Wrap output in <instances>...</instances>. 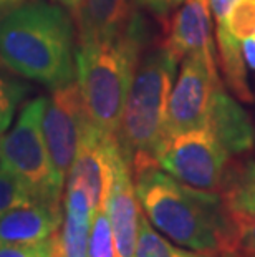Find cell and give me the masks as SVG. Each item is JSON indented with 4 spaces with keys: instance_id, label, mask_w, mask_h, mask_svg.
<instances>
[{
    "instance_id": "cell-1",
    "label": "cell",
    "mask_w": 255,
    "mask_h": 257,
    "mask_svg": "<svg viewBox=\"0 0 255 257\" xmlns=\"http://www.w3.org/2000/svg\"><path fill=\"white\" fill-rule=\"evenodd\" d=\"M131 171L144 216L172 242L207 255L238 250L234 226L219 193L181 183L156 161L138 163Z\"/></svg>"
},
{
    "instance_id": "cell-2",
    "label": "cell",
    "mask_w": 255,
    "mask_h": 257,
    "mask_svg": "<svg viewBox=\"0 0 255 257\" xmlns=\"http://www.w3.org/2000/svg\"><path fill=\"white\" fill-rule=\"evenodd\" d=\"M72 14L47 0L19 4L0 17V60L27 80L55 90L77 75Z\"/></svg>"
},
{
    "instance_id": "cell-3",
    "label": "cell",
    "mask_w": 255,
    "mask_h": 257,
    "mask_svg": "<svg viewBox=\"0 0 255 257\" xmlns=\"http://www.w3.org/2000/svg\"><path fill=\"white\" fill-rule=\"evenodd\" d=\"M148 40V22L133 10L119 34L78 42L77 83L91 123L103 133L118 136L128 93Z\"/></svg>"
},
{
    "instance_id": "cell-4",
    "label": "cell",
    "mask_w": 255,
    "mask_h": 257,
    "mask_svg": "<svg viewBox=\"0 0 255 257\" xmlns=\"http://www.w3.org/2000/svg\"><path fill=\"white\" fill-rule=\"evenodd\" d=\"M177 63L161 45L146 53L138 65L118 130L119 146L129 166L154 160V151L164 135L167 103Z\"/></svg>"
},
{
    "instance_id": "cell-5",
    "label": "cell",
    "mask_w": 255,
    "mask_h": 257,
    "mask_svg": "<svg viewBox=\"0 0 255 257\" xmlns=\"http://www.w3.org/2000/svg\"><path fill=\"white\" fill-rule=\"evenodd\" d=\"M45 96L22 108L15 126L0 136V165L22 179L35 201L60 207L63 184L53 168L42 131Z\"/></svg>"
},
{
    "instance_id": "cell-6",
    "label": "cell",
    "mask_w": 255,
    "mask_h": 257,
    "mask_svg": "<svg viewBox=\"0 0 255 257\" xmlns=\"http://www.w3.org/2000/svg\"><path fill=\"white\" fill-rule=\"evenodd\" d=\"M229 156L209 126L167 135L154 151V160L162 171L205 191L219 189Z\"/></svg>"
},
{
    "instance_id": "cell-7",
    "label": "cell",
    "mask_w": 255,
    "mask_h": 257,
    "mask_svg": "<svg viewBox=\"0 0 255 257\" xmlns=\"http://www.w3.org/2000/svg\"><path fill=\"white\" fill-rule=\"evenodd\" d=\"M220 86L215 63L199 55L184 58L167 103L162 138L205 126L214 96Z\"/></svg>"
},
{
    "instance_id": "cell-8",
    "label": "cell",
    "mask_w": 255,
    "mask_h": 257,
    "mask_svg": "<svg viewBox=\"0 0 255 257\" xmlns=\"http://www.w3.org/2000/svg\"><path fill=\"white\" fill-rule=\"evenodd\" d=\"M52 91L43 110L42 131L53 168L62 183H65L73 166L80 141L91 119L86 113L77 81Z\"/></svg>"
},
{
    "instance_id": "cell-9",
    "label": "cell",
    "mask_w": 255,
    "mask_h": 257,
    "mask_svg": "<svg viewBox=\"0 0 255 257\" xmlns=\"http://www.w3.org/2000/svg\"><path fill=\"white\" fill-rule=\"evenodd\" d=\"M119 153L118 136L103 133L90 121L80 141L67 184L80 186L86 191L93 212L106 211Z\"/></svg>"
},
{
    "instance_id": "cell-10",
    "label": "cell",
    "mask_w": 255,
    "mask_h": 257,
    "mask_svg": "<svg viewBox=\"0 0 255 257\" xmlns=\"http://www.w3.org/2000/svg\"><path fill=\"white\" fill-rule=\"evenodd\" d=\"M217 191L234 226L238 250L255 254V161L227 163Z\"/></svg>"
},
{
    "instance_id": "cell-11",
    "label": "cell",
    "mask_w": 255,
    "mask_h": 257,
    "mask_svg": "<svg viewBox=\"0 0 255 257\" xmlns=\"http://www.w3.org/2000/svg\"><path fill=\"white\" fill-rule=\"evenodd\" d=\"M110 217L116 257H134L139 232L141 206L133 183V171L123 151L115 163L111 193L106 206Z\"/></svg>"
},
{
    "instance_id": "cell-12",
    "label": "cell",
    "mask_w": 255,
    "mask_h": 257,
    "mask_svg": "<svg viewBox=\"0 0 255 257\" xmlns=\"http://www.w3.org/2000/svg\"><path fill=\"white\" fill-rule=\"evenodd\" d=\"M210 17L209 0H186L172 17L162 45L177 62L189 55H199L215 63Z\"/></svg>"
},
{
    "instance_id": "cell-13",
    "label": "cell",
    "mask_w": 255,
    "mask_h": 257,
    "mask_svg": "<svg viewBox=\"0 0 255 257\" xmlns=\"http://www.w3.org/2000/svg\"><path fill=\"white\" fill-rule=\"evenodd\" d=\"M60 224V207L37 201L30 202L7 212L0 219V245L40 242L58 231Z\"/></svg>"
},
{
    "instance_id": "cell-14",
    "label": "cell",
    "mask_w": 255,
    "mask_h": 257,
    "mask_svg": "<svg viewBox=\"0 0 255 257\" xmlns=\"http://www.w3.org/2000/svg\"><path fill=\"white\" fill-rule=\"evenodd\" d=\"M229 155H242L255 145V128L247 111L224 90H217L210 106L207 124Z\"/></svg>"
},
{
    "instance_id": "cell-15",
    "label": "cell",
    "mask_w": 255,
    "mask_h": 257,
    "mask_svg": "<svg viewBox=\"0 0 255 257\" xmlns=\"http://www.w3.org/2000/svg\"><path fill=\"white\" fill-rule=\"evenodd\" d=\"M65 222L62 227L63 257H88L93 207L83 188L67 184Z\"/></svg>"
},
{
    "instance_id": "cell-16",
    "label": "cell",
    "mask_w": 255,
    "mask_h": 257,
    "mask_svg": "<svg viewBox=\"0 0 255 257\" xmlns=\"http://www.w3.org/2000/svg\"><path fill=\"white\" fill-rule=\"evenodd\" d=\"M131 12L128 0H83L77 17L80 42L101 40L119 34Z\"/></svg>"
},
{
    "instance_id": "cell-17",
    "label": "cell",
    "mask_w": 255,
    "mask_h": 257,
    "mask_svg": "<svg viewBox=\"0 0 255 257\" xmlns=\"http://www.w3.org/2000/svg\"><path fill=\"white\" fill-rule=\"evenodd\" d=\"M215 45L222 73L229 90L242 101H252L250 85L247 80L245 60H243L242 42L232 38V35L222 27H215Z\"/></svg>"
},
{
    "instance_id": "cell-18",
    "label": "cell",
    "mask_w": 255,
    "mask_h": 257,
    "mask_svg": "<svg viewBox=\"0 0 255 257\" xmlns=\"http://www.w3.org/2000/svg\"><path fill=\"white\" fill-rule=\"evenodd\" d=\"M134 257H209V255L192 249L187 250L172 245L169 240H166L159 232L154 231L149 219L141 212L136 254H134Z\"/></svg>"
},
{
    "instance_id": "cell-19",
    "label": "cell",
    "mask_w": 255,
    "mask_h": 257,
    "mask_svg": "<svg viewBox=\"0 0 255 257\" xmlns=\"http://www.w3.org/2000/svg\"><path fill=\"white\" fill-rule=\"evenodd\" d=\"M29 91L30 86L24 80L15 78L0 65V136L10 126L15 110Z\"/></svg>"
},
{
    "instance_id": "cell-20",
    "label": "cell",
    "mask_w": 255,
    "mask_h": 257,
    "mask_svg": "<svg viewBox=\"0 0 255 257\" xmlns=\"http://www.w3.org/2000/svg\"><path fill=\"white\" fill-rule=\"evenodd\" d=\"M30 202H35V199L29 188L12 171L0 165V219L7 212L30 204Z\"/></svg>"
},
{
    "instance_id": "cell-21",
    "label": "cell",
    "mask_w": 255,
    "mask_h": 257,
    "mask_svg": "<svg viewBox=\"0 0 255 257\" xmlns=\"http://www.w3.org/2000/svg\"><path fill=\"white\" fill-rule=\"evenodd\" d=\"M215 27L225 29L238 42L255 37V0H237L227 19Z\"/></svg>"
},
{
    "instance_id": "cell-22",
    "label": "cell",
    "mask_w": 255,
    "mask_h": 257,
    "mask_svg": "<svg viewBox=\"0 0 255 257\" xmlns=\"http://www.w3.org/2000/svg\"><path fill=\"white\" fill-rule=\"evenodd\" d=\"M88 257H116L113 229L106 211L93 212L90 229Z\"/></svg>"
},
{
    "instance_id": "cell-23",
    "label": "cell",
    "mask_w": 255,
    "mask_h": 257,
    "mask_svg": "<svg viewBox=\"0 0 255 257\" xmlns=\"http://www.w3.org/2000/svg\"><path fill=\"white\" fill-rule=\"evenodd\" d=\"M0 257H57V254L50 236L34 244H4L0 245Z\"/></svg>"
},
{
    "instance_id": "cell-24",
    "label": "cell",
    "mask_w": 255,
    "mask_h": 257,
    "mask_svg": "<svg viewBox=\"0 0 255 257\" xmlns=\"http://www.w3.org/2000/svg\"><path fill=\"white\" fill-rule=\"evenodd\" d=\"M237 0H209L210 4V14L215 20V24H220L227 19V15L234 7Z\"/></svg>"
},
{
    "instance_id": "cell-25",
    "label": "cell",
    "mask_w": 255,
    "mask_h": 257,
    "mask_svg": "<svg viewBox=\"0 0 255 257\" xmlns=\"http://www.w3.org/2000/svg\"><path fill=\"white\" fill-rule=\"evenodd\" d=\"M133 4L138 5L139 9L148 10V12L156 15L157 19L166 17V15L171 12V10L166 7L164 0H133Z\"/></svg>"
},
{
    "instance_id": "cell-26",
    "label": "cell",
    "mask_w": 255,
    "mask_h": 257,
    "mask_svg": "<svg viewBox=\"0 0 255 257\" xmlns=\"http://www.w3.org/2000/svg\"><path fill=\"white\" fill-rule=\"evenodd\" d=\"M242 52H243V60L245 65L255 70V37L245 38L242 42Z\"/></svg>"
},
{
    "instance_id": "cell-27",
    "label": "cell",
    "mask_w": 255,
    "mask_h": 257,
    "mask_svg": "<svg viewBox=\"0 0 255 257\" xmlns=\"http://www.w3.org/2000/svg\"><path fill=\"white\" fill-rule=\"evenodd\" d=\"M50 2L62 5V7L67 9L73 17H78L80 10L83 7V0H50Z\"/></svg>"
},
{
    "instance_id": "cell-28",
    "label": "cell",
    "mask_w": 255,
    "mask_h": 257,
    "mask_svg": "<svg viewBox=\"0 0 255 257\" xmlns=\"http://www.w3.org/2000/svg\"><path fill=\"white\" fill-rule=\"evenodd\" d=\"M209 257H255V254L245 252V250H232V252H222V254H215Z\"/></svg>"
},
{
    "instance_id": "cell-29",
    "label": "cell",
    "mask_w": 255,
    "mask_h": 257,
    "mask_svg": "<svg viewBox=\"0 0 255 257\" xmlns=\"http://www.w3.org/2000/svg\"><path fill=\"white\" fill-rule=\"evenodd\" d=\"M20 0H0V10H4V12H7L15 5H19Z\"/></svg>"
},
{
    "instance_id": "cell-30",
    "label": "cell",
    "mask_w": 255,
    "mask_h": 257,
    "mask_svg": "<svg viewBox=\"0 0 255 257\" xmlns=\"http://www.w3.org/2000/svg\"><path fill=\"white\" fill-rule=\"evenodd\" d=\"M186 0H164V4H166V7L167 9H174V7H177V5H181V4H184Z\"/></svg>"
}]
</instances>
